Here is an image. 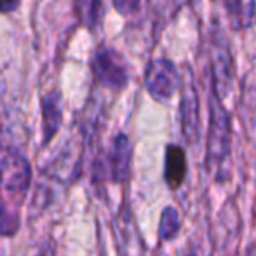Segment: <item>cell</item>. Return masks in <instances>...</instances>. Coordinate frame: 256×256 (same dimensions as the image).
Listing matches in <instances>:
<instances>
[{
	"label": "cell",
	"mask_w": 256,
	"mask_h": 256,
	"mask_svg": "<svg viewBox=\"0 0 256 256\" xmlns=\"http://www.w3.org/2000/svg\"><path fill=\"white\" fill-rule=\"evenodd\" d=\"M22 6V0H0V14L14 12Z\"/></svg>",
	"instance_id": "9a60e30c"
},
{
	"label": "cell",
	"mask_w": 256,
	"mask_h": 256,
	"mask_svg": "<svg viewBox=\"0 0 256 256\" xmlns=\"http://www.w3.org/2000/svg\"><path fill=\"white\" fill-rule=\"evenodd\" d=\"M32 182L30 162L20 151L0 160V234L14 235L20 228V209Z\"/></svg>",
	"instance_id": "6da1fadb"
},
{
	"label": "cell",
	"mask_w": 256,
	"mask_h": 256,
	"mask_svg": "<svg viewBox=\"0 0 256 256\" xmlns=\"http://www.w3.org/2000/svg\"><path fill=\"white\" fill-rule=\"evenodd\" d=\"M179 230H181V218L176 207H165L162 210L160 223H158V237L162 242L174 240L178 237Z\"/></svg>",
	"instance_id": "8fae6325"
},
{
	"label": "cell",
	"mask_w": 256,
	"mask_h": 256,
	"mask_svg": "<svg viewBox=\"0 0 256 256\" xmlns=\"http://www.w3.org/2000/svg\"><path fill=\"white\" fill-rule=\"evenodd\" d=\"M210 70H212V93L221 100L226 98L234 84V62L226 44L216 42L212 46Z\"/></svg>",
	"instance_id": "8992f818"
},
{
	"label": "cell",
	"mask_w": 256,
	"mask_h": 256,
	"mask_svg": "<svg viewBox=\"0 0 256 256\" xmlns=\"http://www.w3.org/2000/svg\"><path fill=\"white\" fill-rule=\"evenodd\" d=\"M79 2H81V8L78 9L79 18L88 28H93L98 23L100 16H102L104 0H79Z\"/></svg>",
	"instance_id": "7c38bea8"
},
{
	"label": "cell",
	"mask_w": 256,
	"mask_h": 256,
	"mask_svg": "<svg viewBox=\"0 0 256 256\" xmlns=\"http://www.w3.org/2000/svg\"><path fill=\"white\" fill-rule=\"evenodd\" d=\"M188 174V160L186 151L179 144H167L164 160V181L170 190H178L182 186Z\"/></svg>",
	"instance_id": "ba28073f"
},
{
	"label": "cell",
	"mask_w": 256,
	"mask_h": 256,
	"mask_svg": "<svg viewBox=\"0 0 256 256\" xmlns=\"http://www.w3.org/2000/svg\"><path fill=\"white\" fill-rule=\"evenodd\" d=\"M40 116H42V144L48 146L62 126V95L50 92L40 96Z\"/></svg>",
	"instance_id": "9c48e42d"
},
{
	"label": "cell",
	"mask_w": 256,
	"mask_h": 256,
	"mask_svg": "<svg viewBox=\"0 0 256 256\" xmlns=\"http://www.w3.org/2000/svg\"><path fill=\"white\" fill-rule=\"evenodd\" d=\"M179 256H207V252L204 251V246L202 242L198 240H188L186 246L182 248V251L179 252Z\"/></svg>",
	"instance_id": "5bb4252c"
},
{
	"label": "cell",
	"mask_w": 256,
	"mask_h": 256,
	"mask_svg": "<svg viewBox=\"0 0 256 256\" xmlns=\"http://www.w3.org/2000/svg\"><path fill=\"white\" fill-rule=\"evenodd\" d=\"M92 72L96 84L107 90L126 88L128 84V67L124 58L112 48H98L92 58Z\"/></svg>",
	"instance_id": "277c9868"
},
{
	"label": "cell",
	"mask_w": 256,
	"mask_h": 256,
	"mask_svg": "<svg viewBox=\"0 0 256 256\" xmlns=\"http://www.w3.org/2000/svg\"><path fill=\"white\" fill-rule=\"evenodd\" d=\"M182 90L179 118H181V132L188 144H196L200 139V104L198 95L193 84H186Z\"/></svg>",
	"instance_id": "52a82bcc"
},
{
	"label": "cell",
	"mask_w": 256,
	"mask_h": 256,
	"mask_svg": "<svg viewBox=\"0 0 256 256\" xmlns=\"http://www.w3.org/2000/svg\"><path fill=\"white\" fill-rule=\"evenodd\" d=\"M232 156V121L221 98L212 93L209 102V132H207V168L218 182L228 179Z\"/></svg>",
	"instance_id": "7a4b0ae2"
},
{
	"label": "cell",
	"mask_w": 256,
	"mask_h": 256,
	"mask_svg": "<svg viewBox=\"0 0 256 256\" xmlns=\"http://www.w3.org/2000/svg\"><path fill=\"white\" fill-rule=\"evenodd\" d=\"M234 30L249 28L256 22V0H220Z\"/></svg>",
	"instance_id": "30bf717a"
},
{
	"label": "cell",
	"mask_w": 256,
	"mask_h": 256,
	"mask_svg": "<svg viewBox=\"0 0 256 256\" xmlns=\"http://www.w3.org/2000/svg\"><path fill=\"white\" fill-rule=\"evenodd\" d=\"M246 256H256V242H252V244L249 246L248 251H246Z\"/></svg>",
	"instance_id": "2e32d148"
},
{
	"label": "cell",
	"mask_w": 256,
	"mask_h": 256,
	"mask_svg": "<svg viewBox=\"0 0 256 256\" xmlns=\"http://www.w3.org/2000/svg\"><path fill=\"white\" fill-rule=\"evenodd\" d=\"M112 6L118 14L128 18V16H134L136 12H139L140 0H112Z\"/></svg>",
	"instance_id": "4fadbf2b"
},
{
	"label": "cell",
	"mask_w": 256,
	"mask_h": 256,
	"mask_svg": "<svg viewBox=\"0 0 256 256\" xmlns=\"http://www.w3.org/2000/svg\"><path fill=\"white\" fill-rule=\"evenodd\" d=\"M130 158H132V144L124 134H118L110 142L107 153L96 160V174L106 178L114 184H121L130 172Z\"/></svg>",
	"instance_id": "5b68a950"
},
{
	"label": "cell",
	"mask_w": 256,
	"mask_h": 256,
	"mask_svg": "<svg viewBox=\"0 0 256 256\" xmlns=\"http://www.w3.org/2000/svg\"><path fill=\"white\" fill-rule=\"evenodd\" d=\"M144 86L150 96L158 104H165L174 98L182 88V76L179 74L174 62L167 58L151 60L144 72Z\"/></svg>",
	"instance_id": "3957f363"
}]
</instances>
